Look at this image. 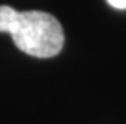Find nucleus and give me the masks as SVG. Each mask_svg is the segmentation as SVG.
Wrapping results in <instances>:
<instances>
[{
	"mask_svg": "<svg viewBox=\"0 0 126 124\" xmlns=\"http://www.w3.org/2000/svg\"><path fill=\"white\" fill-rule=\"evenodd\" d=\"M0 32L9 33L20 51L38 58L57 55L65 43L57 18L42 11L18 12L11 6H0Z\"/></svg>",
	"mask_w": 126,
	"mask_h": 124,
	"instance_id": "1",
	"label": "nucleus"
},
{
	"mask_svg": "<svg viewBox=\"0 0 126 124\" xmlns=\"http://www.w3.org/2000/svg\"><path fill=\"white\" fill-rule=\"evenodd\" d=\"M107 3L114 9H126V0H107Z\"/></svg>",
	"mask_w": 126,
	"mask_h": 124,
	"instance_id": "2",
	"label": "nucleus"
}]
</instances>
